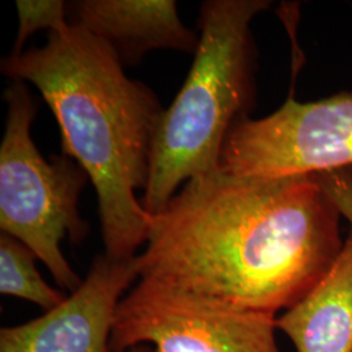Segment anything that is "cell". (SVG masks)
<instances>
[{"mask_svg":"<svg viewBox=\"0 0 352 352\" xmlns=\"http://www.w3.org/2000/svg\"><path fill=\"white\" fill-rule=\"evenodd\" d=\"M337 205L315 174L187 182L151 215L140 278L277 315L300 302L337 261Z\"/></svg>","mask_w":352,"mask_h":352,"instance_id":"1","label":"cell"},{"mask_svg":"<svg viewBox=\"0 0 352 352\" xmlns=\"http://www.w3.org/2000/svg\"><path fill=\"white\" fill-rule=\"evenodd\" d=\"M124 352H154V350L151 349L149 346H146V344H141V346L132 347V349H129V350H126Z\"/></svg>","mask_w":352,"mask_h":352,"instance_id":"13","label":"cell"},{"mask_svg":"<svg viewBox=\"0 0 352 352\" xmlns=\"http://www.w3.org/2000/svg\"><path fill=\"white\" fill-rule=\"evenodd\" d=\"M321 187L337 205L342 217L352 227V167L337 168L315 174Z\"/></svg>","mask_w":352,"mask_h":352,"instance_id":"12","label":"cell"},{"mask_svg":"<svg viewBox=\"0 0 352 352\" xmlns=\"http://www.w3.org/2000/svg\"><path fill=\"white\" fill-rule=\"evenodd\" d=\"M140 277L138 256H97L62 304L25 324L0 330V352H110L122 295Z\"/></svg>","mask_w":352,"mask_h":352,"instance_id":"7","label":"cell"},{"mask_svg":"<svg viewBox=\"0 0 352 352\" xmlns=\"http://www.w3.org/2000/svg\"><path fill=\"white\" fill-rule=\"evenodd\" d=\"M68 23L102 39L123 65L139 63L151 51L195 54L200 42L174 0H78L68 3Z\"/></svg>","mask_w":352,"mask_h":352,"instance_id":"8","label":"cell"},{"mask_svg":"<svg viewBox=\"0 0 352 352\" xmlns=\"http://www.w3.org/2000/svg\"><path fill=\"white\" fill-rule=\"evenodd\" d=\"M37 254L23 241L1 232L0 292L33 302L46 312L65 300L60 289H52L39 274Z\"/></svg>","mask_w":352,"mask_h":352,"instance_id":"10","label":"cell"},{"mask_svg":"<svg viewBox=\"0 0 352 352\" xmlns=\"http://www.w3.org/2000/svg\"><path fill=\"white\" fill-rule=\"evenodd\" d=\"M19 29L11 55L24 52L29 37L39 30L59 32L69 25L68 3L63 0H17Z\"/></svg>","mask_w":352,"mask_h":352,"instance_id":"11","label":"cell"},{"mask_svg":"<svg viewBox=\"0 0 352 352\" xmlns=\"http://www.w3.org/2000/svg\"><path fill=\"white\" fill-rule=\"evenodd\" d=\"M277 315L141 278L116 309L110 352H280Z\"/></svg>","mask_w":352,"mask_h":352,"instance_id":"5","label":"cell"},{"mask_svg":"<svg viewBox=\"0 0 352 352\" xmlns=\"http://www.w3.org/2000/svg\"><path fill=\"white\" fill-rule=\"evenodd\" d=\"M267 0H208L199 17L200 42L188 76L164 109L151 151L142 206L161 213L180 187L219 170L227 135L253 100L252 20Z\"/></svg>","mask_w":352,"mask_h":352,"instance_id":"3","label":"cell"},{"mask_svg":"<svg viewBox=\"0 0 352 352\" xmlns=\"http://www.w3.org/2000/svg\"><path fill=\"white\" fill-rule=\"evenodd\" d=\"M276 327L296 352H352V228L327 276Z\"/></svg>","mask_w":352,"mask_h":352,"instance_id":"9","label":"cell"},{"mask_svg":"<svg viewBox=\"0 0 352 352\" xmlns=\"http://www.w3.org/2000/svg\"><path fill=\"white\" fill-rule=\"evenodd\" d=\"M352 167V94L300 103L289 98L263 119L243 116L227 135L219 168L286 177Z\"/></svg>","mask_w":352,"mask_h":352,"instance_id":"6","label":"cell"},{"mask_svg":"<svg viewBox=\"0 0 352 352\" xmlns=\"http://www.w3.org/2000/svg\"><path fill=\"white\" fill-rule=\"evenodd\" d=\"M7 116L0 145V228L23 241L47 266L60 289L74 292L84 279L65 260L62 240L81 243L88 223L81 218L78 199L88 183L75 160L59 155L47 161L30 135L37 107L23 81L4 91Z\"/></svg>","mask_w":352,"mask_h":352,"instance_id":"4","label":"cell"},{"mask_svg":"<svg viewBox=\"0 0 352 352\" xmlns=\"http://www.w3.org/2000/svg\"><path fill=\"white\" fill-rule=\"evenodd\" d=\"M0 68L34 85L50 106L64 155L85 170L97 192L104 253L135 258L151 221L136 190L148 186L164 111L155 93L126 75L109 45L72 24L49 33L42 47L8 55Z\"/></svg>","mask_w":352,"mask_h":352,"instance_id":"2","label":"cell"}]
</instances>
